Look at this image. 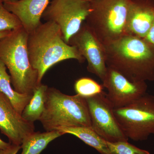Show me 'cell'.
<instances>
[{"instance_id":"cell-11","label":"cell","mask_w":154,"mask_h":154,"mask_svg":"<svg viewBox=\"0 0 154 154\" xmlns=\"http://www.w3.org/2000/svg\"><path fill=\"white\" fill-rule=\"evenodd\" d=\"M0 130L8 138L10 143L22 144L26 136L34 132V123L25 120L12 103L0 92Z\"/></svg>"},{"instance_id":"cell-23","label":"cell","mask_w":154,"mask_h":154,"mask_svg":"<svg viewBox=\"0 0 154 154\" xmlns=\"http://www.w3.org/2000/svg\"><path fill=\"white\" fill-rule=\"evenodd\" d=\"M11 145L10 143L5 142L0 138V149H5L8 148Z\"/></svg>"},{"instance_id":"cell-24","label":"cell","mask_w":154,"mask_h":154,"mask_svg":"<svg viewBox=\"0 0 154 154\" xmlns=\"http://www.w3.org/2000/svg\"><path fill=\"white\" fill-rule=\"evenodd\" d=\"M11 31H0V41L2 38L8 35Z\"/></svg>"},{"instance_id":"cell-14","label":"cell","mask_w":154,"mask_h":154,"mask_svg":"<svg viewBox=\"0 0 154 154\" xmlns=\"http://www.w3.org/2000/svg\"><path fill=\"white\" fill-rule=\"evenodd\" d=\"M63 134L73 135L101 154H110L107 141L90 127H63L57 128Z\"/></svg>"},{"instance_id":"cell-20","label":"cell","mask_w":154,"mask_h":154,"mask_svg":"<svg viewBox=\"0 0 154 154\" xmlns=\"http://www.w3.org/2000/svg\"><path fill=\"white\" fill-rule=\"evenodd\" d=\"M107 144L110 154H150L148 151L139 148L128 141H107Z\"/></svg>"},{"instance_id":"cell-10","label":"cell","mask_w":154,"mask_h":154,"mask_svg":"<svg viewBox=\"0 0 154 154\" xmlns=\"http://www.w3.org/2000/svg\"><path fill=\"white\" fill-rule=\"evenodd\" d=\"M69 44L76 48L87 61L88 71L102 81L107 69L105 47L85 22L71 38Z\"/></svg>"},{"instance_id":"cell-25","label":"cell","mask_w":154,"mask_h":154,"mask_svg":"<svg viewBox=\"0 0 154 154\" xmlns=\"http://www.w3.org/2000/svg\"><path fill=\"white\" fill-rule=\"evenodd\" d=\"M3 2H13V1H19V0H2Z\"/></svg>"},{"instance_id":"cell-15","label":"cell","mask_w":154,"mask_h":154,"mask_svg":"<svg viewBox=\"0 0 154 154\" xmlns=\"http://www.w3.org/2000/svg\"><path fill=\"white\" fill-rule=\"evenodd\" d=\"M5 64L0 60V92L8 97L17 112L22 115L33 94H22L15 91L11 85V77Z\"/></svg>"},{"instance_id":"cell-4","label":"cell","mask_w":154,"mask_h":154,"mask_svg":"<svg viewBox=\"0 0 154 154\" xmlns=\"http://www.w3.org/2000/svg\"><path fill=\"white\" fill-rule=\"evenodd\" d=\"M39 121L46 131L63 127H91L85 98L77 94L66 95L54 88H48L44 111Z\"/></svg>"},{"instance_id":"cell-12","label":"cell","mask_w":154,"mask_h":154,"mask_svg":"<svg viewBox=\"0 0 154 154\" xmlns=\"http://www.w3.org/2000/svg\"><path fill=\"white\" fill-rule=\"evenodd\" d=\"M154 22V0H130L127 18V35L145 38Z\"/></svg>"},{"instance_id":"cell-5","label":"cell","mask_w":154,"mask_h":154,"mask_svg":"<svg viewBox=\"0 0 154 154\" xmlns=\"http://www.w3.org/2000/svg\"><path fill=\"white\" fill-rule=\"evenodd\" d=\"M130 0H91L85 23L104 46L124 35Z\"/></svg>"},{"instance_id":"cell-16","label":"cell","mask_w":154,"mask_h":154,"mask_svg":"<svg viewBox=\"0 0 154 154\" xmlns=\"http://www.w3.org/2000/svg\"><path fill=\"white\" fill-rule=\"evenodd\" d=\"M63 135L59 130L34 132L26 136L21 145V154H40L55 139Z\"/></svg>"},{"instance_id":"cell-9","label":"cell","mask_w":154,"mask_h":154,"mask_svg":"<svg viewBox=\"0 0 154 154\" xmlns=\"http://www.w3.org/2000/svg\"><path fill=\"white\" fill-rule=\"evenodd\" d=\"M106 88L107 99L113 108L124 107L131 104L147 93L145 82H133L114 69L107 67L102 81Z\"/></svg>"},{"instance_id":"cell-3","label":"cell","mask_w":154,"mask_h":154,"mask_svg":"<svg viewBox=\"0 0 154 154\" xmlns=\"http://www.w3.org/2000/svg\"><path fill=\"white\" fill-rule=\"evenodd\" d=\"M28 36L23 27L11 31L0 41V60L8 69L14 90L20 94H33L38 85V73L30 63Z\"/></svg>"},{"instance_id":"cell-7","label":"cell","mask_w":154,"mask_h":154,"mask_svg":"<svg viewBox=\"0 0 154 154\" xmlns=\"http://www.w3.org/2000/svg\"><path fill=\"white\" fill-rule=\"evenodd\" d=\"M90 3L86 0H52L42 18L55 23L60 28L64 40H70L79 31L88 17Z\"/></svg>"},{"instance_id":"cell-6","label":"cell","mask_w":154,"mask_h":154,"mask_svg":"<svg viewBox=\"0 0 154 154\" xmlns=\"http://www.w3.org/2000/svg\"><path fill=\"white\" fill-rule=\"evenodd\" d=\"M116 118L128 139L146 140L154 134V96L146 93L131 104L114 108Z\"/></svg>"},{"instance_id":"cell-13","label":"cell","mask_w":154,"mask_h":154,"mask_svg":"<svg viewBox=\"0 0 154 154\" xmlns=\"http://www.w3.org/2000/svg\"><path fill=\"white\" fill-rule=\"evenodd\" d=\"M50 0H19L4 3L6 9L17 16L29 34L41 24V18Z\"/></svg>"},{"instance_id":"cell-17","label":"cell","mask_w":154,"mask_h":154,"mask_svg":"<svg viewBox=\"0 0 154 154\" xmlns=\"http://www.w3.org/2000/svg\"><path fill=\"white\" fill-rule=\"evenodd\" d=\"M48 88L41 83L34 89L30 102L22 113V117L25 120L33 123L39 120L44 111Z\"/></svg>"},{"instance_id":"cell-19","label":"cell","mask_w":154,"mask_h":154,"mask_svg":"<svg viewBox=\"0 0 154 154\" xmlns=\"http://www.w3.org/2000/svg\"><path fill=\"white\" fill-rule=\"evenodd\" d=\"M22 27L17 16L6 9L3 1L0 0V31H11Z\"/></svg>"},{"instance_id":"cell-21","label":"cell","mask_w":154,"mask_h":154,"mask_svg":"<svg viewBox=\"0 0 154 154\" xmlns=\"http://www.w3.org/2000/svg\"><path fill=\"white\" fill-rule=\"evenodd\" d=\"M21 149V146L12 144L5 149H0V154H17Z\"/></svg>"},{"instance_id":"cell-1","label":"cell","mask_w":154,"mask_h":154,"mask_svg":"<svg viewBox=\"0 0 154 154\" xmlns=\"http://www.w3.org/2000/svg\"><path fill=\"white\" fill-rule=\"evenodd\" d=\"M104 47L107 67L131 82H154V45L145 38L127 34Z\"/></svg>"},{"instance_id":"cell-22","label":"cell","mask_w":154,"mask_h":154,"mask_svg":"<svg viewBox=\"0 0 154 154\" xmlns=\"http://www.w3.org/2000/svg\"><path fill=\"white\" fill-rule=\"evenodd\" d=\"M145 38L147 41L149 42L150 43L154 45V22L147 35Z\"/></svg>"},{"instance_id":"cell-18","label":"cell","mask_w":154,"mask_h":154,"mask_svg":"<svg viewBox=\"0 0 154 154\" xmlns=\"http://www.w3.org/2000/svg\"><path fill=\"white\" fill-rule=\"evenodd\" d=\"M104 87L90 78L83 77L75 82V91L77 95L85 98L92 97L103 92Z\"/></svg>"},{"instance_id":"cell-2","label":"cell","mask_w":154,"mask_h":154,"mask_svg":"<svg viewBox=\"0 0 154 154\" xmlns=\"http://www.w3.org/2000/svg\"><path fill=\"white\" fill-rule=\"evenodd\" d=\"M27 47L30 63L38 73V85L46 72L57 63L69 59L80 63L85 60L76 48L65 42L60 27L51 21L42 22L28 34Z\"/></svg>"},{"instance_id":"cell-8","label":"cell","mask_w":154,"mask_h":154,"mask_svg":"<svg viewBox=\"0 0 154 154\" xmlns=\"http://www.w3.org/2000/svg\"><path fill=\"white\" fill-rule=\"evenodd\" d=\"M89 110L91 128L106 141H128L113 112V105L103 91L96 96L85 98Z\"/></svg>"},{"instance_id":"cell-26","label":"cell","mask_w":154,"mask_h":154,"mask_svg":"<svg viewBox=\"0 0 154 154\" xmlns=\"http://www.w3.org/2000/svg\"><path fill=\"white\" fill-rule=\"evenodd\" d=\"M86 1H89V2H90L91 0H86Z\"/></svg>"}]
</instances>
